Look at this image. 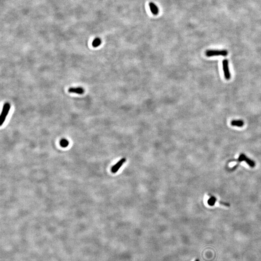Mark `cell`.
<instances>
[{
  "label": "cell",
  "instance_id": "obj_1",
  "mask_svg": "<svg viewBox=\"0 0 261 261\" xmlns=\"http://www.w3.org/2000/svg\"><path fill=\"white\" fill-rule=\"evenodd\" d=\"M10 109V105L8 103H4L3 110L0 116V126L3 124Z\"/></svg>",
  "mask_w": 261,
  "mask_h": 261
},
{
  "label": "cell",
  "instance_id": "obj_8",
  "mask_svg": "<svg viewBox=\"0 0 261 261\" xmlns=\"http://www.w3.org/2000/svg\"><path fill=\"white\" fill-rule=\"evenodd\" d=\"M231 124L233 126L242 127L244 125V122L242 120H233L231 122Z\"/></svg>",
  "mask_w": 261,
  "mask_h": 261
},
{
  "label": "cell",
  "instance_id": "obj_2",
  "mask_svg": "<svg viewBox=\"0 0 261 261\" xmlns=\"http://www.w3.org/2000/svg\"><path fill=\"white\" fill-rule=\"evenodd\" d=\"M228 54L226 50H208L206 52V55L208 57L214 56H226Z\"/></svg>",
  "mask_w": 261,
  "mask_h": 261
},
{
  "label": "cell",
  "instance_id": "obj_10",
  "mask_svg": "<svg viewBox=\"0 0 261 261\" xmlns=\"http://www.w3.org/2000/svg\"><path fill=\"white\" fill-rule=\"evenodd\" d=\"M217 201V199L214 196H210L208 200V204L210 206H214Z\"/></svg>",
  "mask_w": 261,
  "mask_h": 261
},
{
  "label": "cell",
  "instance_id": "obj_4",
  "mask_svg": "<svg viewBox=\"0 0 261 261\" xmlns=\"http://www.w3.org/2000/svg\"><path fill=\"white\" fill-rule=\"evenodd\" d=\"M126 161V158H123L121 159L118 162L115 164L114 166H112L111 168V172L113 173H117L118 171V170L121 167V166L123 165V164Z\"/></svg>",
  "mask_w": 261,
  "mask_h": 261
},
{
  "label": "cell",
  "instance_id": "obj_5",
  "mask_svg": "<svg viewBox=\"0 0 261 261\" xmlns=\"http://www.w3.org/2000/svg\"><path fill=\"white\" fill-rule=\"evenodd\" d=\"M238 160H239V162L245 161V162H246V163H247L248 164V165L251 167H253L254 166H255L254 162L252 160H251L250 159L248 158V157H247L244 154H241L239 156Z\"/></svg>",
  "mask_w": 261,
  "mask_h": 261
},
{
  "label": "cell",
  "instance_id": "obj_12",
  "mask_svg": "<svg viewBox=\"0 0 261 261\" xmlns=\"http://www.w3.org/2000/svg\"><path fill=\"white\" fill-rule=\"evenodd\" d=\"M195 261H199V260L198 259H196Z\"/></svg>",
  "mask_w": 261,
  "mask_h": 261
},
{
  "label": "cell",
  "instance_id": "obj_7",
  "mask_svg": "<svg viewBox=\"0 0 261 261\" xmlns=\"http://www.w3.org/2000/svg\"><path fill=\"white\" fill-rule=\"evenodd\" d=\"M68 92L70 93H75L78 94H82L84 92V90L83 88L81 87L70 88L68 90Z\"/></svg>",
  "mask_w": 261,
  "mask_h": 261
},
{
  "label": "cell",
  "instance_id": "obj_3",
  "mask_svg": "<svg viewBox=\"0 0 261 261\" xmlns=\"http://www.w3.org/2000/svg\"><path fill=\"white\" fill-rule=\"evenodd\" d=\"M222 68L225 78L226 80H229L231 78V74L229 71V62L227 59H224L222 61Z\"/></svg>",
  "mask_w": 261,
  "mask_h": 261
},
{
  "label": "cell",
  "instance_id": "obj_9",
  "mask_svg": "<svg viewBox=\"0 0 261 261\" xmlns=\"http://www.w3.org/2000/svg\"><path fill=\"white\" fill-rule=\"evenodd\" d=\"M102 41L99 38H96L92 42V46L94 48H96L99 47L100 44H101Z\"/></svg>",
  "mask_w": 261,
  "mask_h": 261
},
{
  "label": "cell",
  "instance_id": "obj_6",
  "mask_svg": "<svg viewBox=\"0 0 261 261\" xmlns=\"http://www.w3.org/2000/svg\"><path fill=\"white\" fill-rule=\"evenodd\" d=\"M149 6L150 8L151 13L154 15H157L159 14V10L157 6L153 3L151 2L149 3Z\"/></svg>",
  "mask_w": 261,
  "mask_h": 261
},
{
  "label": "cell",
  "instance_id": "obj_11",
  "mask_svg": "<svg viewBox=\"0 0 261 261\" xmlns=\"http://www.w3.org/2000/svg\"><path fill=\"white\" fill-rule=\"evenodd\" d=\"M60 145L62 147H67L69 145V142L66 139H63L60 141Z\"/></svg>",
  "mask_w": 261,
  "mask_h": 261
}]
</instances>
